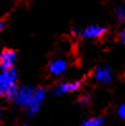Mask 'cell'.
<instances>
[{"mask_svg": "<svg viewBox=\"0 0 125 126\" xmlns=\"http://www.w3.org/2000/svg\"><path fill=\"white\" fill-rule=\"evenodd\" d=\"M102 122H104V120L101 117H92V119L83 121L82 126H101Z\"/></svg>", "mask_w": 125, "mask_h": 126, "instance_id": "9", "label": "cell"}, {"mask_svg": "<svg viewBox=\"0 0 125 126\" xmlns=\"http://www.w3.org/2000/svg\"><path fill=\"white\" fill-rule=\"evenodd\" d=\"M17 91H18V86L14 85V86H12L10 88L6 90V92L4 93V96H5L9 101H14V98H15V96H17Z\"/></svg>", "mask_w": 125, "mask_h": 126, "instance_id": "10", "label": "cell"}, {"mask_svg": "<svg viewBox=\"0 0 125 126\" xmlns=\"http://www.w3.org/2000/svg\"><path fill=\"white\" fill-rule=\"evenodd\" d=\"M17 79H18V75L14 68L5 69L0 73V96H4V93L6 92L8 88L17 85Z\"/></svg>", "mask_w": 125, "mask_h": 126, "instance_id": "1", "label": "cell"}, {"mask_svg": "<svg viewBox=\"0 0 125 126\" xmlns=\"http://www.w3.org/2000/svg\"><path fill=\"white\" fill-rule=\"evenodd\" d=\"M93 78H95L97 82L104 83V85H107V83L111 82L112 79V73H111V68L107 66H102L96 68L95 73H93Z\"/></svg>", "mask_w": 125, "mask_h": 126, "instance_id": "6", "label": "cell"}, {"mask_svg": "<svg viewBox=\"0 0 125 126\" xmlns=\"http://www.w3.org/2000/svg\"><path fill=\"white\" fill-rule=\"evenodd\" d=\"M66 69H67V61L63 58H56L48 66L49 73L53 76H62L66 72Z\"/></svg>", "mask_w": 125, "mask_h": 126, "instance_id": "5", "label": "cell"}, {"mask_svg": "<svg viewBox=\"0 0 125 126\" xmlns=\"http://www.w3.org/2000/svg\"><path fill=\"white\" fill-rule=\"evenodd\" d=\"M119 116L120 117H123V119H125V103L124 105H121V106L119 107Z\"/></svg>", "mask_w": 125, "mask_h": 126, "instance_id": "12", "label": "cell"}, {"mask_svg": "<svg viewBox=\"0 0 125 126\" xmlns=\"http://www.w3.org/2000/svg\"><path fill=\"white\" fill-rule=\"evenodd\" d=\"M90 100V94H85L80 98V103H87V101Z\"/></svg>", "mask_w": 125, "mask_h": 126, "instance_id": "13", "label": "cell"}, {"mask_svg": "<svg viewBox=\"0 0 125 126\" xmlns=\"http://www.w3.org/2000/svg\"><path fill=\"white\" fill-rule=\"evenodd\" d=\"M44 97H46V90L42 88V87H38V88H34V92L30 97L28 105H27V109H28V112L30 115H33L38 111V109L40 107L42 102L44 101Z\"/></svg>", "mask_w": 125, "mask_h": 126, "instance_id": "2", "label": "cell"}, {"mask_svg": "<svg viewBox=\"0 0 125 126\" xmlns=\"http://www.w3.org/2000/svg\"><path fill=\"white\" fill-rule=\"evenodd\" d=\"M24 126H27V125H24Z\"/></svg>", "mask_w": 125, "mask_h": 126, "instance_id": "17", "label": "cell"}, {"mask_svg": "<svg viewBox=\"0 0 125 126\" xmlns=\"http://www.w3.org/2000/svg\"><path fill=\"white\" fill-rule=\"evenodd\" d=\"M81 87V81H75V82H59L54 88L56 94H65L77 91Z\"/></svg>", "mask_w": 125, "mask_h": 126, "instance_id": "7", "label": "cell"}, {"mask_svg": "<svg viewBox=\"0 0 125 126\" xmlns=\"http://www.w3.org/2000/svg\"><path fill=\"white\" fill-rule=\"evenodd\" d=\"M1 113H3V110H1V107H0V119H1Z\"/></svg>", "mask_w": 125, "mask_h": 126, "instance_id": "16", "label": "cell"}, {"mask_svg": "<svg viewBox=\"0 0 125 126\" xmlns=\"http://www.w3.org/2000/svg\"><path fill=\"white\" fill-rule=\"evenodd\" d=\"M116 16L119 19V22H125V6L120 5L116 9Z\"/></svg>", "mask_w": 125, "mask_h": 126, "instance_id": "11", "label": "cell"}, {"mask_svg": "<svg viewBox=\"0 0 125 126\" xmlns=\"http://www.w3.org/2000/svg\"><path fill=\"white\" fill-rule=\"evenodd\" d=\"M120 37H121V40L124 42V43H125V29L121 32V34H120Z\"/></svg>", "mask_w": 125, "mask_h": 126, "instance_id": "14", "label": "cell"}, {"mask_svg": "<svg viewBox=\"0 0 125 126\" xmlns=\"http://www.w3.org/2000/svg\"><path fill=\"white\" fill-rule=\"evenodd\" d=\"M17 61V53L12 49H4L1 53H0V68L3 71L5 69H10L14 68Z\"/></svg>", "mask_w": 125, "mask_h": 126, "instance_id": "4", "label": "cell"}, {"mask_svg": "<svg viewBox=\"0 0 125 126\" xmlns=\"http://www.w3.org/2000/svg\"><path fill=\"white\" fill-rule=\"evenodd\" d=\"M34 92V88L30 87V86H22V87H18L17 91V96L14 98V102L19 106H27L30 97Z\"/></svg>", "mask_w": 125, "mask_h": 126, "instance_id": "3", "label": "cell"}, {"mask_svg": "<svg viewBox=\"0 0 125 126\" xmlns=\"http://www.w3.org/2000/svg\"><path fill=\"white\" fill-rule=\"evenodd\" d=\"M3 27H4V24L0 22V33H1V30H3Z\"/></svg>", "mask_w": 125, "mask_h": 126, "instance_id": "15", "label": "cell"}, {"mask_svg": "<svg viewBox=\"0 0 125 126\" xmlns=\"http://www.w3.org/2000/svg\"><path fill=\"white\" fill-rule=\"evenodd\" d=\"M105 32H106V28H104L101 25H90L81 32V35L85 38H89V39H95V38H100L101 35H104Z\"/></svg>", "mask_w": 125, "mask_h": 126, "instance_id": "8", "label": "cell"}]
</instances>
